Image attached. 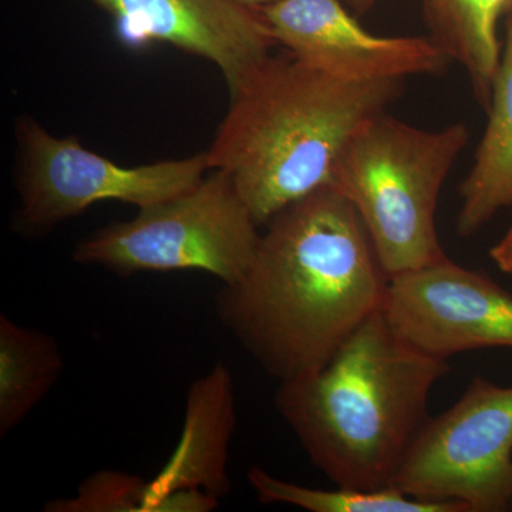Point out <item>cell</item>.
I'll list each match as a JSON object with an SVG mask.
<instances>
[{"mask_svg":"<svg viewBox=\"0 0 512 512\" xmlns=\"http://www.w3.org/2000/svg\"><path fill=\"white\" fill-rule=\"evenodd\" d=\"M254 261L215 299L221 325L279 383L318 372L382 311L390 276L355 207L330 185L265 225Z\"/></svg>","mask_w":512,"mask_h":512,"instance_id":"obj_1","label":"cell"},{"mask_svg":"<svg viewBox=\"0 0 512 512\" xmlns=\"http://www.w3.org/2000/svg\"><path fill=\"white\" fill-rule=\"evenodd\" d=\"M446 359L376 312L312 375L279 383L275 407L313 466L338 487L382 490L423 424Z\"/></svg>","mask_w":512,"mask_h":512,"instance_id":"obj_2","label":"cell"},{"mask_svg":"<svg viewBox=\"0 0 512 512\" xmlns=\"http://www.w3.org/2000/svg\"><path fill=\"white\" fill-rule=\"evenodd\" d=\"M404 80L349 82L312 69L288 50L272 53L231 94L207 151L259 227L330 185L340 150L360 124L387 111Z\"/></svg>","mask_w":512,"mask_h":512,"instance_id":"obj_3","label":"cell"},{"mask_svg":"<svg viewBox=\"0 0 512 512\" xmlns=\"http://www.w3.org/2000/svg\"><path fill=\"white\" fill-rule=\"evenodd\" d=\"M468 141L467 124L423 130L383 111L340 150L330 187L355 207L390 278L447 258L437 204Z\"/></svg>","mask_w":512,"mask_h":512,"instance_id":"obj_4","label":"cell"},{"mask_svg":"<svg viewBox=\"0 0 512 512\" xmlns=\"http://www.w3.org/2000/svg\"><path fill=\"white\" fill-rule=\"evenodd\" d=\"M259 241V225L237 188L211 171L191 190L94 232L73 259L121 276L204 271L229 286L247 274Z\"/></svg>","mask_w":512,"mask_h":512,"instance_id":"obj_5","label":"cell"},{"mask_svg":"<svg viewBox=\"0 0 512 512\" xmlns=\"http://www.w3.org/2000/svg\"><path fill=\"white\" fill-rule=\"evenodd\" d=\"M392 487L467 512L511 510L512 386L471 380L450 409L423 424Z\"/></svg>","mask_w":512,"mask_h":512,"instance_id":"obj_6","label":"cell"},{"mask_svg":"<svg viewBox=\"0 0 512 512\" xmlns=\"http://www.w3.org/2000/svg\"><path fill=\"white\" fill-rule=\"evenodd\" d=\"M19 148V225L43 234L96 202L150 207L191 190L210 171L207 151L183 160L124 167L84 148L74 137H56L30 117L16 128Z\"/></svg>","mask_w":512,"mask_h":512,"instance_id":"obj_7","label":"cell"},{"mask_svg":"<svg viewBox=\"0 0 512 512\" xmlns=\"http://www.w3.org/2000/svg\"><path fill=\"white\" fill-rule=\"evenodd\" d=\"M383 312L394 328L429 355L512 349V295L487 275L450 258L392 276Z\"/></svg>","mask_w":512,"mask_h":512,"instance_id":"obj_8","label":"cell"},{"mask_svg":"<svg viewBox=\"0 0 512 512\" xmlns=\"http://www.w3.org/2000/svg\"><path fill=\"white\" fill-rule=\"evenodd\" d=\"M261 10L279 46L338 79L439 76L451 62L429 36L373 35L343 0H278Z\"/></svg>","mask_w":512,"mask_h":512,"instance_id":"obj_9","label":"cell"},{"mask_svg":"<svg viewBox=\"0 0 512 512\" xmlns=\"http://www.w3.org/2000/svg\"><path fill=\"white\" fill-rule=\"evenodd\" d=\"M114 22L123 45L167 43L212 62L229 93L272 55L276 42L261 9L238 0H90Z\"/></svg>","mask_w":512,"mask_h":512,"instance_id":"obj_10","label":"cell"},{"mask_svg":"<svg viewBox=\"0 0 512 512\" xmlns=\"http://www.w3.org/2000/svg\"><path fill=\"white\" fill-rule=\"evenodd\" d=\"M237 421L234 377L218 363L191 384L183 433L163 470L147 481L148 512H207L229 491V444Z\"/></svg>","mask_w":512,"mask_h":512,"instance_id":"obj_11","label":"cell"},{"mask_svg":"<svg viewBox=\"0 0 512 512\" xmlns=\"http://www.w3.org/2000/svg\"><path fill=\"white\" fill-rule=\"evenodd\" d=\"M488 121L466 180L461 183L457 234L471 237L504 208L512 207V13L495 76Z\"/></svg>","mask_w":512,"mask_h":512,"instance_id":"obj_12","label":"cell"},{"mask_svg":"<svg viewBox=\"0 0 512 512\" xmlns=\"http://www.w3.org/2000/svg\"><path fill=\"white\" fill-rule=\"evenodd\" d=\"M429 37L451 62L464 67L474 97L485 111L491 103L503 45L498 22L511 0H420Z\"/></svg>","mask_w":512,"mask_h":512,"instance_id":"obj_13","label":"cell"},{"mask_svg":"<svg viewBox=\"0 0 512 512\" xmlns=\"http://www.w3.org/2000/svg\"><path fill=\"white\" fill-rule=\"evenodd\" d=\"M57 340L43 330L0 316V437H6L45 400L62 376Z\"/></svg>","mask_w":512,"mask_h":512,"instance_id":"obj_14","label":"cell"},{"mask_svg":"<svg viewBox=\"0 0 512 512\" xmlns=\"http://www.w3.org/2000/svg\"><path fill=\"white\" fill-rule=\"evenodd\" d=\"M248 483L261 503L292 505L311 512H467L461 504L420 500L393 487L382 490L309 488L272 476L259 467L249 468Z\"/></svg>","mask_w":512,"mask_h":512,"instance_id":"obj_15","label":"cell"},{"mask_svg":"<svg viewBox=\"0 0 512 512\" xmlns=\"http://www.w3.org/2000/svg\"><path fill=\"white\" fill-rule=\"evenodd\" d=\"M45 511L148 512L147 481L121 471H99L83 481L76 497L52 501Z\"/></svg>","mask_w":512,"mask_h":512,"instance_id":"obj_16","label":"cell"},{"mask_svg":"<svg viewBox=\"0 0 512 512\" xmlns=\"http://www.w3.org/2000/svg\"><path fill=\"white\" fill-rule=\"evenodd\" d=\"M490 258L501 272L512 275V225L503 239L491 248Z\"/></svg>","mask_w":512,"mask_h":512,"instance_id":"obj_17","label":"cell"},{"mask_svg":"<svg viewBox=\"0 0 512 512\" xmlns=\"http://www.w3.org/2000/svg\"><path fill=\"white\" fill-rule=\"evenodd\" d=\"M377 0H343L346 6L356 15H366L369 10L373 9Z\"/></svg>","mask_w":512,"mask_h":512,"instance_id":"obj_18","label":"cell"},{"mask_svg":"<svg viewBox=\"0 0 512 512\" xmlns=\"http://www.w3.org/2000/svg\"><path fill=\"white\" fill-rule=\"evenodd\" d=\"M238 2L245 3V5L252 6V8L262 9L278 2V0H238Z\"/></svg>","mask_w":512,"mask_h":512,"instance_id":"obj_19","label":"cell"},{"mask_svg":"<svg viewBox=\"0 0 512 512\" xmlns=\"http://www.w3.org/2000/svg\"><path fill=\"white\" fill-rule=\"evenodd\" d=\"M511 13H512V0H511V3H510V8H508L507 15H511Z\"/></svg>","mask_w":512,"mask_h":512,"instance_id":"obj_20","label":"cell"},{"mask_svg":"<svg viewBox=\"0 0 512 512\" xmlns=\"http://www.w3.org/2000/svg\"><path fill=\"white\" fill-rule=\"evenodd\" d=\"M511 510H512V504H511Z\"/></svg>","mask_w":512,"mask_h":512,"instance_id":"obj_21","label":"cell"}]
</instances>
